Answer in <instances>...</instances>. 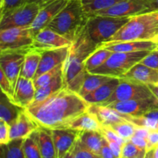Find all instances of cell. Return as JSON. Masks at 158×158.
I'll return each mask as SVG.
<instances>
[{"mask_svg":"<svg viewBox=\"0 0 158 158\" xmlns=\"http://www.w3.org/2000/svg\"><path fill=\"white\" fill-rule=\"evenodd\" d=\"M89 106L80 94L63 87L46 100L32 103L25 110L39 127L55 130L68 128Z\"/></svg>","mask_w":158,"mask_h":158,"instance_id":"1","label":"cell"},{"mask_svg":"<svg viewBox=\"0 0 158 158\" xmlns=\"http://www.w3.org/2000/svg\"><path fill=\"white\" fill-rule=\"evenodd\" d=\"M99 47V45L91 40L85 27L73 41L69 55L63 63L64 87L79 94L88 73L85 67V61Z\"/></svg>","mask_w":158,"mask_h":158,"instance_id":"2","label":"cell"},{"mask_svg":"<svg viewBox=\"0 0 158 158\" xmlns=\"http://www.w3.org/2000/svg\"><path fill=\"white\" fill-rule=\"evenodd\" d=\"M158 36V11L131 16L120 30L100 46L121 42L154 40Z\"/></svg>","mask_w":158,"mask_h":158,"instance_id":"3","label":"cell"},{"mask_svg":"<svg viewBox=\"0 0 158 158\" xmlns=\"http://www.w3.org/2000/svg\"><path fill=\"white\" fill-rule=\"evenodd\" d=\"M88 19L81 0H69L46 28L73 42L86 27Z\"/></svg>","mask_w":158,"mask_h":158,"instance_id":"4","label":"cell"},{"mask_svg":"<svg viewBox=\"0 0 158 158\" xmlns=\"http://www.w3.org/2000/svg\"><path fill=\"white\" fill-rule=\"evenodd\" d=\"M130 19L131 17L90 15L86 23V29L91 40L100 46L114 36Z\"/></svg>","mask_w":158,"mask_h":158,"instance_id":"5","label":"cell"},{"mask_svg":"<svg viewBox=\"0 0 158 158\" xmlns=\"http://www.w3.org/2000/svg\"><path fill=\"white\" fill-rule=\"evenodd\" d=\"M150 51L134 52H113L108 60L89 73L100 74L120 78L129 72L135 65L140 63Z\"/></svg>","mask_w":158,"mask_h":158,"instance_id":"6","label":"cell"},{"mask_svg":"<svg viewBox=\"0 0 158 158\" xmlns=\"http://www.w3.org/2000/svg\"><path fill=\"white\" fill-rule=\"evenodd\" d=\"M154 96L148 85L132 79L120 77V83L109 100L103 105L109 106L112 103L128 100L148 98Z\"/></svg>","mask_w":158,"mask_h":158,"instance_id":"7","label":"cell"},{"mask_svg":"<svg viewBox=\"0 0 158 158\" xmlns=\"http://www.w3.org/2000/svg\"><path fill=\"white\" fill-rule=\"evenodd\" d=\"M35 33L32 28H9L0 30V51L28 49L32 47Z\"/></svg>","mask_w":158,"mask_h":158,"instance_id":"8","label":"cell"},{"mask_svg":"<svg viewBox=\"0 0 158 158\" xmlns=\"http://www.w3.org/2000/svg\"><path fill=\"white\" fill-rule=\"evenodd\" d=\"M41 8L34 3H25L0 17V30L9 28L31 27Z\"/></svg>","mask_w":158,"mask_h":158,"instance_id":"9","label":"cell"},{"mask_svg":"<svg viewBox=\"0 0 158 158\" xmlns=\"http://www.w3.org/2000/svg\"><path fill=\"white\" fill-rule=\"evenodd\" d=\"M31 49V48H30ZM30 49L22 50L3 51L0 54V70L10 81L14 90L26 53Z\"/></svg>","mask_w":158,"mask_h":158,"instance_id":"10","label":"cell"},{"mask_svg":"<svg viewBox=\"0 0 158 158\" xmlns=\"http://www.w3.org/2000/svg\"><path fill=\"white\" fill-rule=\"evenodd\" d=\"M108 106L124 115L140 117L147 113L158 110V99L155 96H153L148 98L112 103Z\"/></svg>","mask_w":158,"mask_h":158,"instance_id":"11","label":"cell"},{"mask_svg":"<svg viewBox=\"0 0 158 158\" xmlns=\"http://www.w3.org/2000/svg\"><path fill=\"white\" fill-rule=\"evenodd\" d=\"M151 2L152 0H124L106 10L100 11L93 15L113 17H131L149 12Z\"/></svg>","mask_w":158,"mask_h":158,"instance_id":"12","label":"cell"},{"mask_svg":"<svg viewBox=\"0 0 158 158\" xmlns=\"http://www.w3.org/2000/svg\"><path fill=\"white\" fill-rule=\"evenodd\" d=\"M72 43V41L63 35L49 28H45L35 35L32 48L38 51L49 50L71 46Z\"/></svg>","mask_w":158,"mask_h":158,"instance_id":"13","label":"cell"},{"mask_svg":"<svg viewBox=\"0 0 158 158\" xmlns=\"http://www.w3.org/2000/svg\"><path fill=\"white\" fill-rule=\"evenodd\" d=\"M51 132L55 145L56 158H63L75 144L80 131L63 128L51 130Z\"/></svg>","mask_w":158,"mask_h":158,"instance_id":"14","label":"cell"},{"mask_svg":"<svg viewBox=\"0 0 158 158\" xmlns=\"http://www.w3.org/2000/svg\"><path fill=\"white\" fill-rule=\"evenodd\" d=\"M70 46L40 51L41 52V60L35 78L50 69L63 64L67 59ZM34 78V79H35Z\"/></svg>","mask_w":158,"mask_h":158,"instance_id":"15","label":"cell"},{"mask_svg":"<svg viewBox=\"0 0 158 158\" xmlns=\"http://www.w3.org/2000/svg\"><path fill=\"white\" fill-rule=\"evenodd\" d=\"M69 1V0H55L47 6L41 8L31 26L35 35L40 30L47 27L51 21L67 5Z\"/></svg>","mask_w":158,"mask_h":158,"instance_id":"16","label":"cell"},{"mask_svg":"<svg viewBox=\"0 0 158 158\" xmlns=\"http://www.w3.org/2000/svg\"><path fill=\"white\" fill-rule=\"evenodd\" d=\"M35 90L33 80L19 77L14 90L13 102L20 107L26 109L34 101Z\"/></svg>","mask_w":158,"mask_h":158,"instance_id":"17","label":"cell"},{"mask_svg":"<svg viewBox=\"0 0 158 158\" xmlns=\"http://www.w3.org/2000/svg\"><path fill=\"white\" fill-rule=\"evenodd\" d=\"M10 140L25 139L38 129V125L31 118L25 109L20 113L18 118L10 126Z\"/></svg>","mask_w":158,"mask_h":158,"instance_id":"18","label":"cell"},{"mask_svg":"<svg viewBox=\"0 0 158 158\" xmlns=\"http://www.w3.org/2000/svg\"><path fill=\"white\" fill-rule=\"evenodd\" d=\"M104 47L113 52H134L141 51H153L157 49V43L155 40H141L129 41L114 43L100 46Z\"/></svg>","mask_w":158,"mask_h":158,"instance_id":"19","label":"cell"},{"mask_svg":"<svg viewBox=\"0 0 158 158\" xmlns=\"http://www.w3.org/2000/svg\"><path fill=\"white\" fill-rule=\"evenodd\" d=\"M88 111L96 116L102 126H110L127 120L124 114L104 105L92 104L88 108Z\"/></svg>","mask_w":158,"mask_h":158,"instance_id":"20","label":"cell"},{"mask_svg":"<svg viewBox=\"0 0 158 158\" xmlns=\"http://www.w3.org/2000/svg\"><path fill=\"white\" fill-rule=\"evenodd\" d=\"M119 83H120V78L114 77L110 80L97 88V89L91 92L90 94H87L86 97H83V99L90 105H103L112 96L119 85Z\"/></svg>","mask_w":158,"mask_h":158,"instance_id":"21","label":"cell"},{"mask_svg":"<svg viewBox=\"0 0 158 158\" xmlns=\"http://www.w3.org/2000/svg\"><path fill=\"white\" fill-rule=\"evenodd\" d=\"M122 77L132 79L147 85L156 84L158 83V70L139 63Z\"/></svg>","mask_w":158,"mask_h":158,"instance_id":"22","label":"cell"},{"mask_svg":"<svg viewBox=\"0 0 158 158\" xmlns=\"http://www.w3.org/2000/svg\"><path fill=\"white\" fill-rule=\"evenodd\" d=\"M23 108L15 104L7 95L2 92L0 100V120H3L10 126L18 118Z\"/></svg>","mask_w":158,"mask_h":158,"instance_id":"23","label":"cell"},{"mask_svg":"<svg viewBox=\"0 0 158 158\" xmlns=\"http://www.w3.org/2000/svg\"><path fill=\"white\" fill-rule=\"evenodd\" d=\"M101 123L92 113L86 111L73 120L68 128L79 131H100Z\"/></svg>","mask_w":158,"mask_h":158,"instance_id":"24","label":"cell"},{"mask_svg":"<svg viewBox=\"0 0 158 158\" xmlns=\"http://www.w3.org/2000/svg\"><path fill=\"white\" fill-rule=\"evenodd\" d=\"M40 60H41V52L32 47L31 48L25 57L19 77L33 80L38 70Z\"/></svg>","mask_w":158,"mask_h":158,"instance_id":"25","label":"cell"},{"mask_svg":"<svg viewBox=\"0 0 158 158\" xmlns=\"http://www.w3.org/2000/svg\"><path fill=\"white\" fill-rule=\"evenodd\" d=\"M78 138L89 151L97 155H100L103 140L100 131H80Z\"/></svg>","mask_w":158,"mask_h":158,"instance_id":"26","label":"cell"},{"mask_svg":"<svg viewBox=\"0 0 158 158\" xmlns=\"http://www.w3.org/2000/svg\"><path fill=\"white\" fill-rule=\"evenodd\" d=\"M39 144L43 158H56L51 130L38 127Z\"/></svg>","mask_w":158,"mask_h":158,"instance_id":"27","label":"cell"},{"mask_svg":"<svg viewBox=\"0 0 158 158\" xmlns=\"http://www.w3.org/2000/svg\"><path fill=\"white\" fill-rule=\"evenodd\" d=\"M63 87H64V83H63V71H62L52 81H50L47 84L36 89V90H35V99H34L33 102L43 101V100L48 98L49 96L53 94L54 93L60 90Z\"/></svg>","mask_w":158,"mask_h":158,"instance_id":"28","label":"cell"},{"mask_svg":"<svg viewBox=\"0 0 158 158\" xmlns=\"http://www.w3.org/2000/svg\"><path fill=\"white\" fill-rule=\"evenodd\" d=\"M114 77H108L105 75H100V74H93L88 73L86 76L83 84L80 89L79 94L82 97H85L87 94H90L91 92L97 89L105 83L108 82L113 79Z\"/></svg>","mask_w":158,"mask_h":158,"instance_id":"29","label":"cell"},{"mask_svg":"<svg viewBox=\"0 0 158 158\" xmlns=\"http://www.w3.org/2000/svg\"><path fill=\"white\" fill-rule=\"evenodd\" d=\"M125 118L135 126L146 127L150 131H158V110L147 113L140 117H130L125 115Z\"/></svg>","mask_w":158,"mask_h":158,"instance_id":"30","label":"cell"},{"mask_svg":"<svg viewBox=\"0 0 158 158\" xmlns=\"http://www.w3.org/2000/svg\"><path fill=\"white\" fill-rule=\"evenodd\" d=\"M113 52L104 47H99L87 57L85 61V67L88 73L101 66L108 60Z\"/></svg>","mask_w":158,"mask_h":158,"instance_id":"31","label":"cell"},{"mask_svg":"<svg viewBox=\"0 0 158 158\" xmlns=\"http://www.w3.org/2000/svg\"><path fill=\"white\" fill-rule=\"evenodd\" d=\"M124 0H81L83 9L88 15L106 10Z\"/></svg>","mask_w":158,"mask_h":158,"instance_id":"32","label":"cell"},{"mask_svg":"<svg viewBox=\"0 0 158 158\" xmlns=\"http://www.w3.org/2000/svg\"><path fill=\"white\" fill-rule=\"evenodd\" d=\"M23 147L26 158H43L39 144L38 129L24 139Z\"/></svg>","mask_w":158,"mask_h":158,"instance_id":"33","label":"cell"},{"mask_svg":"<svg viewBox=\"0 0 158 158\" xmlns=\"http://www.w3.org/2000/svg\"><path fill=\"white\" fill-rule=\"evenodd\" d=\"M24 139L10 140L7 144L1 145V158H26L23 151Z\"/></svg>","mask_w":158,"mask_h":158,"instance_id":"34","label":"cell"},{"mask_svg":"<svg viewBox=\"0 0 158 158\" xmlns=\"http://www.w3.org/2000/svg\"><path fill=\"white\" fill-rule=\"evenodd\" d=\"M114 130L120 137L124 139L125 140H131V137L134 135L136 126L134 123H131L130 121L125 120V121L120 122V123H115V124L108 126Z\"/></svg>","mask_w":158,"mask_h":158,"instance_id":"35","label":"cell"},{"mask_svg":"<svg viewBox=\"0 0 158 158\" xmlns=\"http://www.w3.org/2000/svg\"><path fill=\"white\" fill-rule=\"evenodd\" d=\"M147 154V150L140 148L136 146L131 140H127L124 144L122 146L121 157L120 158H130L134 157H144Z\"/></svg>","mask_w":158,"mask_h":158,"instance_id":"36","label":"cell"},{"mask_svg":"<svg viewBox=\"0 0 158 158\" xmlns=\"http://www.w3.org/2000/svg\"><path fill=\"white\" fill-rule=\"evenodd\" d=\"M63 64L60 65V66L44 73L43 74L34 79L33 83L34 85H35V89H38V88L41 87V86H44V85L47 84L49 82L52 81L59 73H60L63 71Z\"/></svg>","mask_w":158,"mask_h":158,"instance_id":"37","label":"cell"},{"mask_svg":"<svg viewBox=\"0 0 158 158\" xmlns=\"http://www.w3.org/2000/svg\"><path fill=\"white\" fill-rule=\"evenodd\" d=\"M73 153L75 158H96L97 156H99L94 154L90 151H89L87 148H85L83 143L79 140V138L77 139L75 144H74Z\"/></svg>","mask_w":158,"mask_h":158,"instance_id":"38","label":"cell"},{"mask_svg":"<svg viewBox=\"0 0 158 158\" xmlns=\"http://www.w3.org/2000/svg\"><path fill=\"white\" fill-rule=\"evenodd\" d=\"M25 4V0H1L0 17Z\"/></svg>","mask_w":158,"mask_h":158,"instance_id":"39","label":"cell"},{"mask_svg":"<svg viewBox=\"0 0 158 158\" xmlns=\"http://www.w3.org/2000/svg\"><path fill=\"white\" fill-rule=\"evenodd\" d=\"M100 133L102 135L105 137L107 140H112V141H116L120 145L123 146L127 140L120 137L114 130L111 129L110 127L108 126H102L101 130H100Z\"/></svg>","mask_w":158,"mask_h":158,"instance_id":"40","label":"cell"},{"mask_svg":"<svg viewBox=\"0 0 158 158\" xmlns=\"http://www.w3.org/2000/svg\"><path fill=\"white\" fill-rule=\"evenodd\" d=\"M0 86H1L2 92L4 93L13 101L14 89L9 79L1 70H0Z\"/></svg>","mask_w":158,"mask_h":158,"instance_id":"41","label":"cell"},{"mask_svg":"<svg viewBox=\"0 0 158 158\" xmlns=\"http://www.w3.org/2000/svg\"><path fill=\"white\" fill-rule=\"evenodd\" d=\"M140 63L158 70V49L150 52L140 61Z\"/></svg>","mask_w":158,"mask_h":158,"instance_id":"42","label":"cell"},{"mask_svg":"<svg viewBox=\"0 0 158 158\" xmlns=\"http://www.w3.org/2000/svg\"><path fill=\"white\" fill-rule=\"evenodd\" d=\"M10 127L3 120H0V144H7L10 141Z\"/></svg>","mask_w":158,"mask_h":158,"instance_id":"43","label":"cell"},{"mask_svg":"<svg viewBox=\"0 0 158 158\" xmlns=\"http://www.w3.org/2000/svg\"><path fill=\"white\" fill-rule=\"evenodd\" d=\"M158 146V131H151L148 137L147 151L154 150Z\"/></svg>","mask_w":158,"mask_h":158,"instance_id":"44","label":"cell"},{"mask_svg":"<svg viewBox=\"0 0 158 158\" xmlns=\"http://www.w3.org/2000/svg\"><path fill=\"white\" fill-rule=\"evenodd\" d=\"M100 156L102 158H117L116 156L114 155V153H113L112 150L110 148L108 141L104 137H103V144H102V148Z\"/></svg>","mask_w":158,"mask_h":158,"instance_id":"45","label":"cell"},{"mask_svg":"<svg viewBox=\"0 0 158 158\" xmlns=\"http://www.w3.org/2000/svg\"><path fill=\"white\" fill-rule=\"evenodd\" d=\"M110 149L112 150L113 153L117 158L121 157V152H122V145L118 143L116 141H112V140H107Z\"/></svg>","mask_w":158,"mask_h":158,"instance_id":"46","label":"cell"},{"mask_svg":"<svg viewBox=\"0 0 158 158\" xmlns=\"http://www.w3.org/2000/svg\"><path fill=\"white\" fill-rule=\"evenodd\" d=\"M130 140L133 143H134L136 146L147 150V146H148V140L147 139L143 138V137H137V136H133Z\"/></svg>","mask_w":158,"mask_h":158,"instance_id":"47","label":"cell"},{"mask_svg":"<svg viewBox=\"0 0 158 158\" xmlns=\"http://www.w3.org/2000/svg\"><path fill=\"white\" fill-rule=\"evenodd\" d=\"M150 132H151V131L149 129H148V128L143 127L136 126L135 132H134V136L143 137V138H145L148 140V137L149 136Z\"/></svg>","mask_w":158,"mask_h":158,"instance_id":"48","label":"cell"},{"mask_svg":"<svg viewBox=\"0 0 158 158\" xmlns=\"http://www.w3.org/2000/svg\"><path fill=\"white\" fill-rule=\"evenodd\" d=\"M53 1L55 0H25V3H34L38 5L40 8H43Z\"/></svg>","mask_w":158,"mask_h":158,"instance_id":"49","label":"cell"},{"mask_svg":"<svg viewBox=\"0 0 158 158\" xmlns=\"http://www.w3.org/2000/svg\"><path fill=\"white\" fill-rule=\"evenodd\" d=\"M148 86H149L150 89L153 93V94L158 99V86L155 84H149Z\"/></svg>","mask_w":158,"mask_h":158,"instance_id":"50","label":"cell"},{"mask_svg":"<svg viewBox=\"0 0 158 158\" xmlns=\"http://www.w3.org/2000/svg\"><path fill=\"white\" fill-rule=\"evenodd\" d=\"M152 11H158V0H152L150 6L149 12Z\"/></svg>","mask_w":158,"mask_h":158,"instance_id":"51","label":"cell"},{"mask_svg":"<svg viewBox=\"0 0 158 158\" xmlns=\"http://www.w3.org/2000/svg\"><path fill=\"white\" fill-rule=\"evenodd\" d=\"M73 148H74V145L70 150H69V152L65 155V157L63 158H75V156H74V153H73Z\"/></svg>","mask_w":158,"mask_h":158,"instance_id":"52","label":"cell"},{"mask_svg":"<svg viewBox=\"0 0 158 158\" xmlns=\"http://www.w3.org/2000/svg\"><path fill=\"white\" fill-rule=\"evenodd\" d=\"M144 158H155L154 157V150H151V151H147V154L146 155H145Z\"/></svg>","mask_w":158,"mask_h":158,"instance_id":"53","label":"cell"},{"mask_svg":"<svg viewBox=\"0 0 158 158\" xmlns=\"http://www.w3.org/2000/svg\"><path fill=\"white\" fill-rule=\"evenodd\" d=\"M154 157L158 158V146L154 149Z\"/></svg>","mask_w":158,"mask_h":158,"instance_id":"54","label":"cell"},{"mask_svg":"<svg viewBox=\"0 0 158 158\" xmlns=\"http://www.w3.org/2000/svg\"><path fill=\"white\" fill-rule=\"evenodd\" d=\"M155 40V41L157 42V49H158V36H157V38H156L155 40Z\"/></svg>","mask_w":158,"mask_h":158,"instance_id":"55","label":"cell"},{"mask_svg":"<svg viewBox=\"0 0 158 158\" xmlns=\"http://www.w3.org/2000/svg\"><path fill=\"white\" fill-rule=\"evenodd\" d=\"M130 158H144V157H130Z\"/></svg>","mask_w":158,"mask_h":158,"instance_id":"56","label":"cell"},{"mask_svg":"<svg viewBox=\"0 0 158 158\" xmlns=\"http://www.w3.org/2000/svg\"><path fill=\"white\" fill-rule=\"evenodd\" d=\"M96 158H102L101 157H100V156H97V157H96Z\"/></svg>","mask_w":158,"mask_h":158,"instance_id":"57","label":"cell"},{"mask_svg":"<svg viewBox=\"0 0 158 158\" xmlns=\"http://www.w3.org/2000/svg\"><path fill=\"white\" fill-rule=\"evenodd\" d=\"M155 85H157V86H158V83H156V84Z\"/></svg>","mask_w":158,"mask_h":158,"instance_id":"58","label":"cell"}]
</instances>
